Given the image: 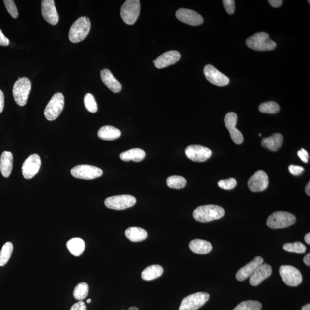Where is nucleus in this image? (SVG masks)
Returning <instances> with one entry per match:
<instances>
[{
    "instance_id": "nucleus-5",
    "label": "nucleus",
    "mask_w": 310,
    "mask_h": 310,
    "mask_svg": "<svg viewBox=\"0 0 310 310\" xmlns=\"http://www.w3.org/2000/svg\"><path fill=\"white\" fill-rule=\"evenodd\" d=\"M295 221L294 214L287 212H276L269 216L267 225L272 229H284L292 225Z\"/></svg>"
},
{
    "instance_id": "nucleus-17",
    "label": "nucleus",
    "mask_w": 310,
    "mask_h": 310,
    "mask_svg": "<svg viewBox=\"0 0 310 310\" xmlns=\"http://www.w3.org/2000/svg\"><path fill=\"white\" fill-rule=\"evenodd\" d=\"M269 184V179L267 173L263 171H258L254 173L248 180L249 189L253 192H260L267 189Z\"/></svg>"
},
{
    "instance_id": "nucleus-12",
    "label": "nucleus",
    "mask_w": 310,
    "mask_h": 310,
    "mask_svg": "<svg viewBox=\"0 0 310 310\" xmlns=\"http://www.w3.org/2000/svg\"><path fill=\"white\" fill-rule=\"evenodd\" d=\"M187 158L196 162H203L208 160L212 155L210 149L199 145H192L185 149Z\"/></svg>"
},
{
    "instance_id": "nucleus-23",
    "label": "nucleus",
    "mask_w": 310,
    "mask_h": 310,
    "mask_svg": "<svg viewBox=\"0 0 310 310\" xmlns=\"http://www.w3.org/2000/svg\"><path fill=\"white\" fill-rule=\"evenodd\" d=\"M283 140V136L282 134L276 133L270 137L262 140L261 145L271 151H277L281 147Z\"/></svg>"
},
{
    "instance_id": "nucleus-18",
    "label": "nucleus",
    "mask_w": 310,
    "mask_h": 310,
    "mask_svg": "<svg viewBox=\"0 0 310 310\" xmlns=\"http://www.w3.org/2000/svg\"><path fill=\"white\" fill-rule=\"evenodd\" d=\"M42 13L43 18L50 25L55 26L58 23L59 15L54 0L42 1Z\"/></svg>"
},
{
    "instance_id": "nucleus-32",
    "label": "nucleus",
    "mask_w": 310,
    "mask_h": 310,
    "mask_svg": "<svg viewBox=\"0 0 310 310\" xmlns=\"http://www.w3.org/2000/svg\"><path fill=\"white\" fill-rule=\"evenodd\" d=\"M166 183L170 188L180 189L186 186L187 181L182 176L174 175L169 177L166 180Z\"/></svg>"
},
{
    "instance_id": "nucleus-30",
    "label": "nucleus",
    "mask_w": 310,
    "mask_h": 310,
    "mask_svg": "<svg viewBox=\"0 0 310 310\" xmlns=\"http://www.w3.org/2000/svg\"><path fill=\"white\" fill-rule=\"evenodd\" d=\"M67 248L74 256L78 257L83 254L85 249V243L80 238H73L68 241Z\"/></svg>"
},
{
    "instance_id": "nucleus-28",
    "label": "nucleus",
    "mask_w": 310,
    "mask_h": 310,
    "mask_svg": "<svg viewBox=\"0 0 310 310\" xmlns=\"http://www.w3.org/2000/svg\"><path fill=\"white\" fill-rule=\"evenodd\" d=\"M125 236L132 242L138 243L146 239L147 231L141 227H131L125 230Z\"/></svg>"
},
{
    "instance_id": "nucleus-19",
    "label": "nucleus",
    "mask_w": 310,
    "mask_h": 310,
    "mask_svg": "<svg viewBox=\"0 0 310 310\" xmlns=\"http://www.w3.org/2000/svg\"><path fill=\"white\" fill-rule=\"evenodd\" d=\"M180 57H181V56L178 51H169L163 53L157 59L153 60V63H154L156 68L161 69L173 65L178 62Z\"/></svg>"
},
{
    "instance_id": "nucleus-45",
    "label": "nucleus",
    "mask_w": 310,
    "mask_h": 310,
    "mask_svg": "<svg viewBox=\"0 0 310 310\" xmlns=\"http://www.w3.org/2000/svg\"><path fill=\"white\" fill-rule=\"evenodd\" d=\"M5 105L4 94L1 90H0V113H1L4 110Z\"/></svg>"
},
{
    "instance_id": "nucleus-25",
    "label": "nucleus",
    "mask_w": 310,
    "mask_h": 310,
    "mask_svg": "<svg viewBox=\"0 0 310 310\" xmlns=\"http://www.w3.org/2000/svg\"><path fill=\"white\" fill-rule=\"evenodd\" d=\"M189 248L194 253L199 254H209L213 250L212 245L210 242L200 239L191 241Z\"/></svg>"
},
{
    "instance_id": "nucleus-48",
    "label": "nucleus",
    "mask_w": 310,
    "mask_h": 310,
    "mask_svg": "<svg viewBox=\"0 0 310 310\" xmlns=\"http://www.w3.org/2000/svg\"><path fill=\"white\" fill-rule=\"evenodd\" d=\"M305 192H306V193L307 195H308L309 196H310V181L308 183V185H307L306 186Z\"/></svg>"
},
{
    "instance_id": "nucleus-51",
    "label": "nucleus",
    "mask_w": 310,
    "mask_h": 310,
    "mask_svg": "<svg viewBox=\"0 0 310 310\" xmlns=\"http://www.w3.org/2000/svg\"><path fill=\"white\" fill-rule=\"evenodd\" d=\"M128 310H139L138 308H136V307H131V308H129Z\"/></svg>"
},
{
    "instance_id": "nucleus-38",
    "label": "nucleus",
    "mask_w": 310,
    "mask_h": 310,
    "mask_svg": "<svg viewBox=\"0 0 310 310\" xmlns=\"http://www.w3.org/2000/svg\"><path fill=\"white\" fill-rule=\"evenodd\" d=\"M4 2L6 9H7L8 13L12 18L14 19L18 18L19 13L14 1H13V0H4Z\"/></svg>"
},
{
    "instance_id": "nucleus-40",
    "label": "nucleus",
    "mask_w": 310,
    "mask_h": 310,
    "mask_svg": "<svg viewBox=\"0 0 310 310\" xmlns=\"http://www.w3.org/2000/svg\"><path fill=\"white\" fill-rule=\"evenodd\" d=\"M225 9L229 15H233L235 11V1L234 0H223Z\"/></svg>"
},
{
    "instance_id": "nucleus-47",
    "label": "nucleus",
    "mask_w": 310,
    "mask_h": 310,
    "mask_svg": "<svg viewBox=\"0 0 310 310\" xmlns=\"http://www.w3.org/2000/svg\"><path fill=\"white\" fill-rule=\"evenodd\" d=\"M303 261H304L305 264L308 266H310V254L309 253L308 254L305 255L304 258H303Z\"/></svg>"
},
{
    "instance_id": "nucleus-50",
    "label": "nucleus",
    "mask_w": 310,
    "mask_h": 310,
    "mask_svg": "<svg viewBox=\"0 0 310 310\" xmlns=\"http://www.w3.org/2000/svg\"><path fill=\"white\" fill-rule=\"evenodd\" d=\"M302 310H310V304H307L302 307Z\"/></svg>"
},
{
    "instance_id": "nucleus-29",
    "label": "nucleus",
    "mask_w": 310,
    "mask_h": 310,
    "mask_svg": "<svg viewBox=\"0 0 310 310\" xmlns=\"http://www.w3.org/2000/svg\"><path fill=\"white\" fill-rule=\"evenodd\" d=\"M163 268L159 265H152L146 267L141 274L143 280L150 281L161 277L163 273Z\"/></svg>"
},
{
    "instance_id": "nucleus-43",
    "label": "nucleus",
    "mask_w": 310,
    "mask_h": 310,
    "mask_svg": "<svg viewBox=\"0 0 310 310\" xmlns=\"http://www.w3.org/2000/svg\"><path fill=\"white\" fill-rule=\"evenodd\" d=\"M70 310H87V308L85 302L80 301L71 306Z\"/></svg>"
},
{
    "instance_id": "nucleus-22",
    "label": "nucleus",
    "mask_w": 310,
    "mask_h": 310,
    "mask_svg": "<svg viewBox=\"0 0 310 310\" xmlns=\"http://www.w3.org/2000/svg\"><path fill=\"white\" fill-rule=\"evenodd\" d=\"M101 78L106 86L114 93H118L122 90V85L113 74L108 69L101 71Z\"/></svg>"
},
{
    "instance_id": "nucleus-42",
    "label": "nucleus",
    "mask_w": 310,
    "mask_h": 310,
    "mask_svg": "<svg viewBox=\"0 0 310 310\" xmlns=\"http://www.w3.org/2000/svg\"><path fill=\"white\" fill-rule=\"evenodd\" d=\"M298 155L303 162L305 163H308V159L309 158V153L305 149L302 148L301 150H300V151L298 152Z\"/></svg>"
},
{
    "instance_id": "nucleus-3",
    "label": "nucleus",
    "mask_w": 310,
    "mask_h": 310,
    "mask_svg": "<svg viewBox=\"0 0 310 310\" xmlns=\"http://www.w3.org/2000/svg\"><path fill=\"white\" fill-rule=\"evenodd\" d=\"M246 44L250 49L258 51H272L277 47V44L265 32L255 33L248 37Z\"/></svg>"
},
{
    "instance_id": "nucleus-16",
    "label": "nucleus",
    "mask_w": 310,
    "mask_h": 310,
    "mask_svg": "<svg viewBox=\"0 0 310 310\" xmlns=\"http://www.w3.org/2000/svg\"><path fill=\"white\" fill-rule=\"evenodd\" d=\"M176 16L179 21L190 26H199L203 23L202 16L189 9H179L176 13Z\"/></svg>"
},
{
    "instance_id": "nucleus-1",
    "label": "nucleus",
    "mask_w": 310,
    "mask_h": 310,
    "mask_svg": "<svg viewBox=\"0 0 310 310\" xmlns=\"http://www.w3.org/2000/svg\"><path fill=\"white\" fill-rule=\"evenodd\" d=\"M225 214V210L217 205L201 206L194 210L193 216L194 220L200 223H209L210 221L221 219Z\"/></svg>"
},
{
    "instance_id": "nucleus-27",
    "label": "nucleus",
    "mask_w": 310,
    "mask_h": 310,
    "mask_svg": "<svg viewBox=\"0 0 310 310\" xmlns=\"http://www.w3.org/2000/svg\"><path fill=\"white\" fill-rule=\"evenodd\" d=\"M146 153L141 148H134L128 150L121 153L120 158L124 162L134 161L139 162L143 161L145 158Z\"/></svg>"
},
{
    "instance_id": "nucleus-36",
    "label": "nucleus",
    "mask_w": 310,
    "mask_h": 310,
    "mask_svg": "<svg viewBox=\"0 0 310 310\" xmlns=\"http://www.w3.org/2000/svg\"><path fill=\"white\" fill-rule=\"evenodd\" d=\"M283 249L286 251L295 252V253L298 254L305 253L306 251V247L301 242L286 243L283 245Z\"/></svg>"
},
{
    "instance_id": "nucleus-8",
    "label": "nucleus",
    "mask_w": 310,
    "mask_h": 310,
    "mask_svg": "<svg viewBox=\"0 0 310 310\" xmlns=\"http://www.w3.org/2000/svg\"><path fill=\"white\" fill-rule=\"evenodd\" d=\"M136 202V199L134 196L123 194L108 197L105 200L104 204L108 209L122 210L134 206Z\"/></svg>"
},
{
    "instance_id": "nucleus-52",
    "label": "nucleus",
    "mask_w": 310,
    "mask_h": 310,
    "mask_svg": "<svg viewBox=\"0 0 310 310\" xmlns=\"http://www.w3.org/2000/svg\"><path fill=\"white\" fill-rule=\"evenodd\" d=\"M91 302V300L90 299H88L87 300V302L89 303Z\"/></svg>"
},
{
    "instance_id": "nucleus-53",
    "label": "nucleus",
    "mask_w": 310,
    "mask_h": 310,
    "mask_svg": "<svg viewBox=\"0 0 310 310\" xmlns=\"http://www.w3.org/2000/svg\"><path fill=\"white\" fill-rule=\"evenodd\" d=\"M259 136H262V134H259Z\"/></svg>"
},
{
    "instance_id": "nucleus-21",
    "label": "nucleus",
    "mask_w": 310,
    "mask_h": 310,
    "mask_svg": "<svg viewBox=\"0 0 310 310\" xmlns=\"http://www.w3.org/2000/svg\"><path fill=\"white\" fill-rule=\"evenodd\" d=\"M272 270L271 265L263 264L258 267L250 277V283L252 286H257L263 282L265 279L270 277Z\"/></svg>"
},
{
    "instance_id": "nucleus-10",
    "label": "nucleus",
    "mask_w": 310,
    "mask_h": 310,
    "mask_svg": "<svg viewBox=\"0 0 310 310\" xmlns=\"http://www.w3.org/2000/svg\"><path fill=\"white\" fill-rule=\"evenodd\" d=\"M210 295L206 292H197L182 300L179 310H197L209 301Z\"/></svg>"
},
{
    "instance_id": "nucleus-54",
    "label": "nucleus",
    "mask_w": 310,
    "mask_h": 310,
    "mask_svg": "<svg viewBox=\"0 0 310 310\" xmlns=\"http://www.w3.org/2000/svg\"><path fill=\"white\" fill-rule=\"evenodd\" d=\"M310 1H308V2H309V4H310Z\"/></svg>"
},
{
    "instance_id": "nucleus-20",
    "label": "nucleus",
    "mask_w": 310,
    "mask_h": 310,
    "mask_svg": "<svg viewBox=\"0 0 310 310\" xmlns=\"http://www.w3.org/2000/svg\"><path fill=\"white\" fill-rule=\"evenodd\" d=\"M264 263V259L260 256L255 257L254 259L238 271L236 279L238 281H244L254 273L257 268Z\"/></svg>"
},
{
    "instance_id": "nucleus-24",
    "label": "nucleus",
    "mask_w": 310,
    "mask_h": 310,
    "mask_svg": "<svg viewBox=\"0 0 310 310\" xmlns=\"http://www.w3.org/2000/svg\"><path fill=\"white\" fill-rule=\"evenodd\" d=\"M13 168V155L11 152L4 151L0 159V171L5 178L11 175Z\"/></svg>"
},
{
    "instance_id": "nucleus-33",
    "label": "nucleus",
    "mask_w": 310,
    "mask_h": 310,
    "mask_svg": "<svg viewBox=\"0 0 310 310\" xmlns=\"http://www.w3.org/2000/svg\"><path fill=\"white\" fill-rule=\"evenodd\" d=\"M88 291L89 287L88 284L86 282H82L75 287L73 295L75 298L80 301L87 297Z\"/></svg>"
},
{
    "instance_id": "nucleus-4",
    "label": "nucleus",
    "mask_w": 310,
    "mask_h": 310,
    "mask_svg": "<svg viewBox=\"0 0 310 310\" xmlns=\"http://www.w3.org/2000/svg\"><path fill=\"white\" fill-rule=\"evenodd\" d=\"M31 82L28 78L22 77L15 82L13 88V95L16 104L23 107L27 104L30 90Z\"/></svg>"
},
{
    "instance_id": "nucleus-2",
    "label": "nucleus",
    "mask_w": 310,
    "mask_h": 310,
    "mask_svg": "<svg viewBox=\"0 0 310 310\" xmlns=\"http://www.w3.org/2000/svg\"><path fill=\"white\" fill-rule=\"evenodd\" d=\"M91 22L86 16L81 17L71 26L69 32L71 42L77 43L86 38L90 31Z\"/></svg>"
},
{
    "instance_id": "nucleus-7",
    "label": "nucleus",
    "mask_w": 310,
    "mask_h": 310,
    "mask_svg": "<svg viewBox=\"0 0 310 310\" xmlns=\"http://www.w3.org/2000/svg\"><path fill=\"white\" fill-rule=\"evenodd\" d=\"M64 107V97L60 93L53 95L44 110V114L47 120L54 121L59 116Z\"/></svg>"
},
{
    "instance_id": "nucleus-46",
    "label": "nucleus",
    "mask_w": 310,
    "mask_h": 310,
    "mask_svg": "<svg viewBox=\"0 0 310 310\" xmlns=\"http://www.w3.org/2000/svg\"><path fill=\"white\" fill-rule=\"evenodd\" d=\"M268 2L273 8H279L282 4V0H269Z\"/></svg>"
},
{
    "instance_id": "nucleus-14",
    "label": "nucleus",
    "mask_w": 310,
    "mask_h": 310,
    "mask_svg": "<svg viewBox=\"0 0 310 310\" xmlns=\"http://www.w3.org/2000/svg\"><path fill=\"white\" fill-rule=\"evenodd\" d=\"M237 115L234 112H229L224 118V123L229 131L231 138L237 145L241 144L244 141V136L242 133L236 128Z\"/></svg>"
},
{
    "instance_id": "nucleus-15",
    "label": "nucleus",
    "mask_w": 310,
    "mask_h": 310,
    "mask_svg": "<svg viewBox=\"0 0 310 310\" xmlns=\"http://www.w3.org/2000/svg\"><path fill=\"white\" fill-rule=\"evenodd\" d=\"M41 159L39 155L33 154L26 159L22 166V174L26 179H32L39 171Z\"/></svg>"
},
{
    "instance_id": "nucleus-41",
    "label": "nucleus",
    "mask_w": 310,
    "mask_h": 310,
    "mask_svg": "<svg viewBox=\"0 0 310 310\" xmlns=\"http://www.w3.org/2000/svg\"><path fill=\"white\" fill-rule=\"evenodd\" d=\"M288 169L289 172H290L292 175L295 176L300 175L305 171L304 168L300 166L291 165L289 166Z\"/></svg>"
},
{
    "instance_id": "nucleus-26",
    "label": "nucleus",
    "mask_w": 310,
    "mask_h": 310,
    "mask_svg": "<svg viewBox=\"0 0 310 310\" xmlns=\"http://www.w3.org/2000/svg\"><path fill=\"white\" fill-rule=\"evenodd\" d=\"M121 132L118 129L110 125L104 126L98 132V137L104 141H114L120 138Z\"/></svg>"
},
{
    "instance_id": "nucleus-44",
    "label": "nucleus",
    "mask_w": 310,
    "mask_h": 310,
    "mask_svg": "<svg viewBox=\"0 0 310 310\" xmlns=\"http://www.w3.org/2000/svg\"><path fill=\"white\" fill-rule=\"evenodd\" d=\"M9 44V40L3 34L2 30L0 29V46H8Z\"/></svg>"
},
{
    "instance_id": "nucleus-35",
    "label": "nucleus",
    "mask_w": 310,
    "mask_h": 310,
    "mask_svg": "<svg viewBox=\"0 0 310 310\" xmlns=\"http://www.w3.org/2000/svg\"><path fill=\"white\" fill-rule=\"evenodd\" d=\"M259 111L263 113L276 114L280 111V107L277 102L268 101L260 105Z\"/></svg>"
},
{
    "instance_id": "nucleus-34",
    "label": "nucleus",
    "mask_w": 310,
    "mask_h": 310,
    "mask_svg": "<svg viewBox=\"0 0 310 310\" xmlns=\"http://www.w3.org/2000/svg\"><path fill=\"white\" fill-rule=\"evenodd\" d=\"M262 304L257 301H245L238 305L233 310H261Z\"/></svg>"
},
{
    "instance_id": "nucleus-39",
    "label": "nucleus",
    "mask_w": 310,
    "mask_h": 310,
    "mask_svg": "<svg viewBox=\"0 0 310 310\" xmlns=\"http://www.w3.org/2000/svg\"><path fill=\"white\" fill-rule=\"evenodd\" d=\"M218 185L220 188L224 190H231L235 188V187L237 186V180L234 178L221 180L218 182Z\"/></svg>"
},
{
    "instance_id": "nucleus-49",
    "label": "nucleus",
    "mask_w": 310,
    "mask_h": 310,
    "mask_svg": "<svg viewBox=\"0 0 310 310\" xmlns=\"http://www.w3.org/2000/svg\"><path fill=\"white\" fill-rule=\"evenodd\" d=\"M305 241L306 243L309 245L310 244V233H309L306 234L305 236Z\"/></svg>"
},
{
    "instance_id": "nucleus-13",
    "label": "nucleus",
    "mask_w": 310,
    "mask_h": 310,
    "mask_svg": "<svg viewBox=\"0 0 310 310\" xmlns=\"http://www.w3.org/2000/svg\"><path fill=\"white\" fill-rule=\"evenodd\" d=\"M203 73L206 79L217 86H226L230 83L229 78L210 64L204 67Z\"/></svg>"
},
{
    "instance_id": "nucleus-6",
    "label": "nucleus",
    "mask_w": 310,
    "mask_h": 310,
    "mask_svg": "<svg viewBox=\"0 0 310 310\" xmlns=\"http://www.w3.org/2000/svg\"><path fill=\"white\" fill-rule=\"evenodd\" d=\"M141 12V2L139 0H127L122 5L121 17L128 25H133L137 21Z\"/></svg>"
},
{
    "instance_id": "nucleus-31",
    "label": "nucleus",
    "mask_w": 310,
    "mask_h": 310,
    "mask_svg": "<svg viewBox=\"0 0 310 310\" xmlns=\"http://www.w3.org/2000/svg\"><path fill=\"white\" fill-rule=\"evenodd\" d=\"M13 250V245L11 242L6 243L0 251V266L3 267L8 263L11 258Z\"/></svg>"
},
{
    "instance_id": "nucleus-9",
    "label": "nucleus",
    "mask_w": 310,
    "mask_h": 310,
    "mask_svg": "<svg viewBox=\"0 0 310 310\" xmlns=\"http://www.w3.org/2000/svg\"><path fill=\"white\" fill-rule=\"evenodd\" d=\"M71 173L77 179L93 180L100 178L103 174V171L96 166L81 165L74 167Z\"/></svg>"
},
{
    "instance_id": "nucleus-37",
    "label": "nucleus",
    "mask_w": 310,
    "mask_h": 310,
    "mask_svg": "<svg viewBox=\"0 0 310 310\" xmlns=\"http://www.w3.org/2000/svg\"><path fill=\"white\" fill-rule=\"evenodd\" d=\"M84 104L88 112L93 113H96L98 111L97 104L93 94L87 93L85 95Z\"/></svg>"
},
{
    "instance_id": "nucleus-11",
    "label": "nucleus",
    "mask_w": 310,
    "mask_h": 310,
    "mask_svg": "<svg viewBox=\"0 0 310 310\" xmlns=\"http://www.w3.org/2000/svg\"><path fill=\"white\" fill-rule=\"evenodd\" d=\"M279 274L284 283L291 287H296L303 281L301 272L291 265H282L279 268Z\"/></svg>"
}]
</instances>
